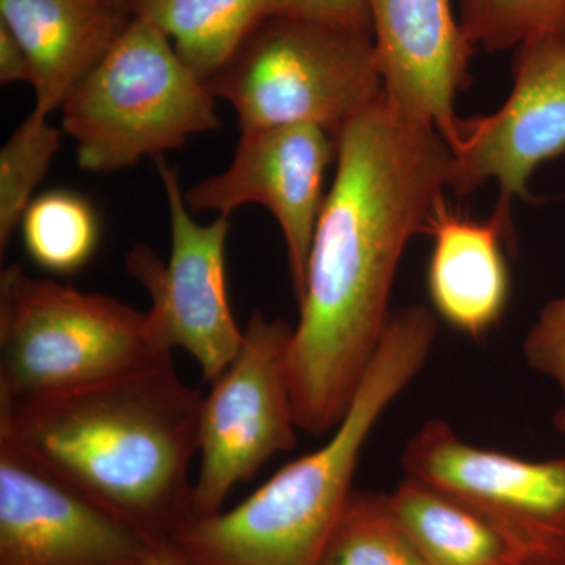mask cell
<instances>
[{"mask_svg":"<svg viewBox=\"0 0 565 565\" xmlns=\"http://www.w3.org/2000/svg\"><path fill=\"white\" fill-rule=\"evenodd\" d=\"M337 141V173L308 256L300 318L288 348L299 430L343 422L373 362L405 247L427 234L448 189L451 150L437 128L382 95Z\"/></svg>","mask_w":565,"mask_h":565,"instance_id":"obj_1","label":"cell"},{"mask_svg":"<svg viewBox=\"0 0 565 565\" xmlns=\"http://www.w3.org/2000/svg\"><path fill=\"white\" fill-rule=\"evenodd\" d=\"M203 399L167 353L106 381L0 404V448L151 544H172L193 520Z\"/></svg>","mask_w":565,"mask_h":565,"instance_id":"obj_2","label":"cell"},{"mask_svg":"<svg viewBox=\"0 0 565 565\" xmlns=\"http://www.w3.org/2000/svg\"><path fill=\"white\" fill-rule=\"evenodd\" d=\"M423 305L392 311L373 362L332 438L282 467L243 503L193 519L172 544L195 565H318L352 493L375 424L423 370L437 337Z\"/></svg>","mask_w":565,"mask_h":565,"instance_id":"obj_3","label":"cell"},{"mask_svg":"<svg viewBox=\"0 0 565 565\" xmlns=\"http://www.w3.org/2000/svg\"><path fill=\"white\" fill-rule=\"evenodd\" d=\"M215 99L172 40L132 17L109 54L63 103V129L76 141L81 169L118 172L221 128Z\"/></svg>","mask_w":565,"mask_h":565,"instance_id":"obj_4","label":"cell"},{"mask_svg":"<svg viewBox=\"0 0 565 565\" xmlns=\"http://www.w3.org/2000/svg\"><path fill=\"white\" fill-rule=\"evenodd\" d=\"M167 353L148 311L29 277L20 264L0 275V404L106 381Z\"/></svg>","mask_w":565,"mask_h":565,"instance_id":"obj_5","label":"cell"},{"mask_svg":"<svg viewBox=\"0 0 565 565\" xmlns=\"http://www.w3.org/2000/svg\"><path fill=\"white\" fill-rule=\"evenodd\" d=\"M206 85L241 131L310 125L333 139L384 95L373 36L281 17L264 20Z\"/></svg>","mask_w":565,"mask_h":565,"instance_id":"obj_6","label":"cell"},{"mask_svg":"<svg viewBox=\"0 0 565 565\" xmlns=\"http://www.w3.org/2000/svg\"><path fill=\"white\" fill-rule=\"evenodd\" d=\"M294 327L255 313L239 353L214 382L200 414L193 519L222 512L230 492L267 460L289 451L299 429L288 377Z\"/></svg>","mask_w":565,"mask_h":565,"instance_id":"obj_7","label":"cell"},{"mask_svg":"<svg viewBox=\"0 0 565 565\" xmlns=\"http://www.w3.org/2000/svg\"><path fill=\"white\" fill-rule=\"evenodd\" d=\"M170 215V258L163 262L148 245L126 256L129 275L150 294L148 310L156 340L167 351L181 348L214 382L244 343L226 292L225 247L232 223L217 215L207 225L193 221L177 170L154 159Z\"/></svg>","mask_w":565,"mask_h":565,"instance_id":"obj_8","label":"cell"},{"mask_svg":"<svg viewBox=\"0 0 565 565\" xmlns=\"http://www.w3.org/2000/svg\"><path fill=\"white\" fill-rule=\"evenodd\" d=\"M403 468L484 516L523 564L565 565V456L534 462L478 448L430 419L405 445Z\"/></svg>","mask_w":565,"mask_h":565,"instance_id":"obj_9","label":"cell"},{"mask_svg":"<svg viewBox=\"0 0 565 565\" xmlns=\"http://www.w3.org/2000/svg\"><path fill=\"white\" fill-rule=\"evenodd\" d=\"M508 102L494 114L457 118L446 141L451 150L448 189L457 196L484 182L500 185L498 204L533 202L531 177L542 163L565 154V35L527 41L512 61Z\"/></svg>","mask_w":565,"mask_h":565,"instance_id":"obj_10","label":"cell"},{"mask_svg":"<svg viewBox=\"0 0 565 565\" xmlns=\"http://www.w3.org/2000/svg\"><path fill=\"white\" fill-rule=\"evenodd\" d=\"M337 161V141L310 125L243 131L225 172L184 191L192 212L228 215L244 204L273 212L285 236L294 296L302 299L308 256L323 199V178Z\"/></svg>","mask_w":565,"mask_h":565,"instance_id":"obj_11","label":"cell"},{"mask_svg":"<svg viewBox=\"0 0 565 565\" xmlns=\"http://www.w3.org/2000/svg\"><path fill=\"white\" fill-rule=\"evenodd\" d=\"M158 546L0 448V565H139Z\"/></svg>","mask_w":565,"mask_h":565,"instance_id":"obj_12","label":"cell"},{"mask_svg":"<svg viewBox=\"0 0 565 565\" xmlns=\"http://www.w3.org/2000/svg\"><path fill=\"white\" fill-rule=\"evenodd\" d=\"M367 6L385 98L448 141L459 118L457 95L471 85L476 52L451 0H367Z\"/></svg>","mask_w":565,"mask_h":565,"instance_id":"obj_13","label":"cell"},{"mask_svg":"<svg viewBox=\"0 0 565 565\" xmlns=\"http://www.w3.org/2000/svg\"><path fill=\"white\" fill-rule=\"evenodd\" d=\"M511 211L497 203L489 221L479 222L452 211L444 196L430 217V300L445 322L475 340L498 326L511 297L504 255L514 236Z\"/></svg>","mask_w":565,"mask_h":565,"instance_id":"obj_14","label":"cell"},{"mask_svg":"<svg viewBox=\"0 0 565 565\" xmlns=\"http://www.w3.org/2000/svg\"><path fill=\"white\" fill-rule=\"evenodd\" d=\"M126 0H0L3 24L33 70L35 107L50 117L109 54L128 28Z\"/></svg>","mask_w":565,"mask_h":565,"instance_id":"obj_15","label":"cell"},{"mask_svg":"<svg viewBox=\"0 0 565 565\" xmlns=\"http://www.w3.org/2000/svg\"><path fill=\"white\" fill-rule=\"evenodd\" d=\"M390 500L426 565H525L492 523L449 493L405 476Z\"/></svg>","mask_w":565,"mask_h":565,"instance_id":"obj_16","label":"cell"},{"mask_svg":"<svg viewBox=\"0 0 565 565\" xmlns=\"http://www.w3.org/2000/svg\"><path fill=\"white\" fill-rule=\"evenodd\" d=\"M275 0H128L132 17L161 29L204 82L222 70L264 20Z\"/></svg>","mask_w":565,"mask_h":565,"instance_id":"obj_17","label":"cell"},{"mask_svg":"<svg viewBox=\"0 0 565 565\" xmlns=\"http://www.w3.org/2000/svg\"><path fill=\"white\" fill-rule=\"evenodd\" d=\"M318 565H426L405 533L390 494L352 490Z\"/></svg>","mask_w":565,"mask_h":565,"instance_id":"obj_18","label":"cell"},{"mask_svg":"<svg viewBox=\"0 0 565 565\" xmlns=\"http://www.w3.org/2000/svg\"><path fill=\"white\" fill-rule=\"evenodd\" d=\"M22 239L33 263L51 274L77 273L98 247V215L87 200L52 191L32 200L21 221Z\"/></svg>","mask_w":565,"mask_h":565,"instance_id":"obj_19","label":"cell"},{"mask_svg":"<svg viewBox=\"0 0 565 565\" xmlns=\"http://www.w3.org/2000/svg\"><path fill=\"white\" fill-rule=\"evenodd\" d=\"M61 131L46 115L32 114L18 126L0 151V250L6 252L11 236L21 225L32 203L33 191L46 177L61 150Z\"/></svg>","mask_w":565,"mask_h":565,"instance_id":"obj_20","label":"cell"},{"mask_svg":"<svg viewBox=\"0 0 565 565\" xmlns=\"http://www.w3.org/2000/svg\"><path fill=\"white\" fill-rule=\"evenodd\" d=\"M459 7L460 25L476 50H516L565 35V0H460Z\"/></svg>","mask_w":565,"mask_h":565,"instance_id":"obj_21","label":"cell"},{"mask_svg":"<svg viewBox=\"0 0 565 565\" xmlns=\"http://www.w3.org/2000/svg\"><path fill=\"white\" fill-rule=\"evenodd\" d=\"M527 366L555 382L565 408V296L550 300L523 340Z\"/></svg>","mask_w":565,"mask_h":565,"instance_id":"obj_22","label":"cell"},{"mask_svg":"<svg viewBox=\"0 0 565 565\" xmlns=\"http://www.w3.org/2000/svg\"><path fill=\"white\" fill-rule=\"evenodd\" d=\"M273 17L318 22L373 36L367 0H275Z\"/></svg>","mask_w":565,"mask_h":565,"instance_id":"obj_23","label":"cell"},{"mask_svg":"<svg viewBox=\"0 0 565 565\" xmlns=\"http://www.w3.org/2000/svg\"><path fill=\"white\" fill-rule=\"evenodd\" d=\"M0 82L2 85L14 82L33 84V70L20 40L0 21Z\"/></svg>","mask_w":565,"mask_h":565,"instance_id":"obj_24","label":"cell"},{"mask_svg":"<svg viewBox=\"0 0 565 565\" xmlns=\"http://www.w3.org/2000/svg\"><path fill=\"white\" fill-rule=\"evenodd\" d=\"M139 565H195L173 544L159 545L143 563Z\"/></svg>","mask_w":565,"mask_h":565,"instance_id":"obj_25","label":"cell"},{"mask_svg":"<svg viewBox=\"0 0 565 565\" xmlns=\"http://www.w3.org/2000/svg\"><path fill=\"white\" fill-rule=\"evenodd\" d=\"M555 426L565 438V408H561V411L557 412L555 416Z\"/></svg>","mask_w":565,"mask_h":565,"instance_id":"obj_26","label":"cell"},{"mask_svg":"<svg viewBox=\"0 0 565 565\" xmlns=\"http://www.w3.org/2000/svg\"><path fill=\"white\" fill-rule=\"evenodd\" d=\"M126 2H128V0H126Z\"/></svg>","mask_w":565,"mask_h":565,"instance_id":"obj_27","label":"cell"}]
</instances>
